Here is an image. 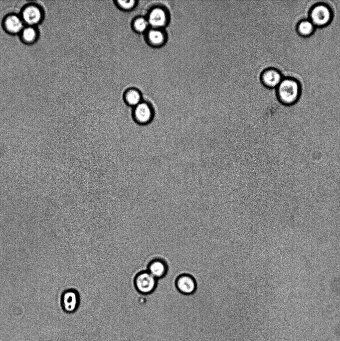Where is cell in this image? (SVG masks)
<instances>
[{
	"label": "cell",
	"instance_id": "obj_15",
	"mask_svg": "<svg viewBox=\"0 0 340 341\" xmlns=\"http://www.w3.org/2000/svg\"><path fill=\"white\" fill-rule=\"evenodd\" d=\"M315 26L309 19H302L297 24L296 29L298 33L303 37H309L315 31Z\"/></svg>",
	"mask_w": 340,
	"mask_h": 341
},
{
	"label": "cell",
	"instance_id": "obj_16",
	"mask_svg": "<svg viewBox=\"0 0 340 341\" xmlns=\"http://www.w3.org/2000/svg\"><path fill=\"white\" fill-rule=\"evenodd\" d=\"M133 29L138 33H146L150 27L146 17L138 16L135 17L132 21Z\"/></svg>",
	"mask_w": 340,
	"mask_h": 341
},
{
	"label": "cell",
	"instance_id": "obj_6",
	"mask_svg": "<svg viewBox=\"0 0 340 341\" xmlns=\"http://www.w3.org/2000/svg\"><path fill=\"white\" fill-rule=\"evenodd\" d=\"M146 18L150 27L164 28L169 23L170 15L167 8L158 5L150 9Z\"/></svg>",
	"mask_w": 340,
	"mask_h": 341
},
{
	"label": "cell",
	"instance_id": "obj_3",
	"mask_svg": "<svg viewBox=\"0 0 340 341\" xmlns=\"http://www.w3.org/2000/svg\"><path fill=\"white\" fill-rule=\"evenodd\" d=\"M323 1L315 4L309 11V19L317 27H322L329 24L333 18L332 9Z\"/></svg>",
	"mask_w": 340,
	"mask_h": 341
},
{
	"label": "cell",
	"instance_id": "obj_14",
	"mask_svg": "<svg viewBox=\"0 0 340 341\" xmlns=\"http://www.w3.org/2000/svg\"><path fill=\"white\" fill-rule=\"evenodd\" d=\"M124 100L129 106L133 107L143 99L141 91L136 88L127 89L124 93Z\"/></svg>",
	"mask_w": 340,
	"mask_h": 341
},
{
	"label": "cell",
	"instance_id": "obj_4",
	"mask_svg": "<svg viewBox=\"0 0 340 341\" xmlns=\"http://www.w3.org/2000/svg\"><path fill=\"white\" fill-rule=\"evenodd\" d=\"M131 116L133 120L137 124L147 126L154 120L156 110L152 103L143 100L140 103L132 107Z\"/></svg>",
	"mask_w": 340,
	"mask_h": 341
},
{
	"label": "cell",
	"instance_id": "obj_11",
	"mask_svg": "<svg viewBox=\"0 0 340 341\" xmlns=\"http://www.w3.org/2000/svg\"><path fill=\"white\" fill-rule=\"evenodd\" d=\"M169 266L168 262L162 258L151 260L147 266V271L157 280L163 279L168 274Z\"/></svg>",
	"mask_w": 340,
	"mask_h": 341
},
{
	"label": "cell",
	"instance_id": "obj_2",
	"mask_svg": "<svg viewBox=\"0 0 340 341\" xmlns=\"http://www.w3.org/2000/svg\"><path fill=\"white\" fill-rule=\"evenodd\" d=\"M24 23L37 26L42 22L45 15L43 6L38 1H28L24 3L18 12Z\"/></svg>",
	"mask_w": 340,
	"mask_h": 341
},
{
	"label": "cell",
	"instance_id": "obj_17",
	"mask_svg": "<svg viewBox=\"0 0 340 341\" xmlns=\"http://www.w3.org/2000/svg\"><path fill=\"white\" fill-rule=\"evenodd\" d=\"M137 1L132 0H117L116 1V5L120 9L128 11L132 10L137 5Z\"/></svg>",
	"mask_w": 340,
	"mask_h": 341
},
{
	"label": "cell",
	"instance_id": "obj_1",
	"mask_svg": "<svg viewBox=\"0 0 340 341\" xmlns=\"http://www.w3.org/2000/svg\"><path fill=\"white\" fill-rule=\"evenodd\" d=\"M301 84L295 78H283L276 88L277 97L283 105L291 106L295 104L301 95Z\"/></svg>",
	"mask_w": 340,
	"mask_h": 341
},
{
	"label": "cell",
	"instance_id": "obj_13",
	"mask_svg": "<svg viewBox=\"0 0 340 341\" xmlns=\"http://www.w3.org/2000/svg\"><path fill=\"white\" fill-rule=\"evenodd\" d=\"M18 35L20 40L24 44L31 45L38 40L39 30L37 26L25 25Z\"/></svg>",
	"mask_w": 340,
	"mask_h": 341
},
{
	"label": "cell",
	"instance_id": "obj_12",
	"mask_svg": "<svg viewBox=\"0 0 340 341\" xmlns=\"http://www.w3.org/2000/svg\"><path fill=\"white\" fill-rule=\"evenodd\" d=\"M148 44L154 47H160L166 43L168 36L164 28L150 27L145 33Z\"/></svg>",
	"mask_w": 340,
	"mask_h": 341
},
{
	"label": "cell",
	"instance_id": "obj_5",
	"mask_svg": "<svg viewBox=\"0 0 340 341\" xmlns=\"http://www.w3.org/2000/svg\"><path fill=\"white\" fill-rule=\"evenodd\" d=\"M158 280L147 270L138 273L134 279V285L137 291L142 295H149L157 288Z\"/></svg>",
	"mask_w": 340,
	"mask_h": 341
},
{
	"label": "cell",
	"instance_id": "obj_8",
	"mask_svg": "<svg viewBox=\"0 0 340 341\" xmlns=\"http://www.w3.org/2000/svg\"><path fill=\"white\" fill-rule=\"evenodd\" d=\"M24 25L20 15L16 12L6 13L1 20L3 30L11 35H18Z\"/></svg>",
	"mask_w": 340,
	"mask_h": 341
},
{
	"label": "cell",
	"instance_id": "obj_10",
	"mask_svg": "<svg viewBox=\"0 0 340 341\" xmlns=\"http://www.w3.org/2000/svg\"><path fill=\"white\" fill-rule=\"evenodd\" d=\"M177 291L182 294L190 295L196 291L197 285L194 278L188 274L178 276L175 280Z\"/></svg>",
	"mask_w": 340,
	"mask_h": 341
},
{
	"label": "cell",
	"instance_id": "obj_9",
	"mask_svg": "<svg viewBox=\"0 0 340 341\" xmlns=\"http://www.w3.org/2000/svg\"><path fill=\"white\" fill-rule=\"evenodd\" d=\"M283 77L280 70L275 67H268L262 71L260 80L262 84L269 89H276Z\"/></svg>",
	"mask_w": 340,
	"mask_h": 341
},
{
	"label": "cell",
	"instance_id": "obj_7",
	"mask_svg": "<svg viewBox=\"0 0 340 341\" xmlns=\"http://www.w3.org/2000/svg\"><path fill=\"white\" fill-rule=\"evenodd\" d=\"M59 305L64 313L69 315L74 314L80 305L79 293L73 289L64 291L60 298Z\"/></svg>",
	"mask_w": 340,
	"mask_h": 341
}]
</instances>
